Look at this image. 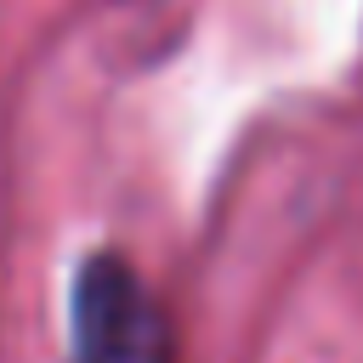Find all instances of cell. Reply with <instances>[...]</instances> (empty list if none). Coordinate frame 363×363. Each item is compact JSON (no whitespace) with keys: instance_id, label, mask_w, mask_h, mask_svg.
<instances>
[{"instance_id":"cell-1","label":"cell","mask_w":363,"mask_h":363,"mask_svg":"<svg viewBox=\"0 0 363 363\" xmlns=\"http://www.w3.org/2000/svg\"><path fill=\"white\" fill-rule=\"evenodd\" d=\"M68 312H74L68 363H176V340L159 295L113 250L79 261Z\"/></svg>"}]
</instances>
